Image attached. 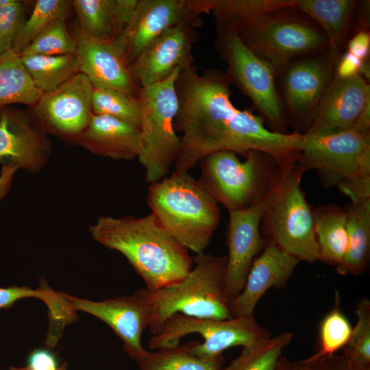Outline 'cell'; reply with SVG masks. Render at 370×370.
Returning a JSON list of instances; mask_svg holds the SVG:
<instances>
[{
  "label": "cell",
  "instance_id": "obj_34",
  "mask_svg": "<svg viewBox=\"0 0 370 370\" xmlns=\"http://www.w3.org/2000/svg\"><path fill=\"white\" fill-rule=\"evenodd\" d=\"M357 322L343 355L354 370H370V301L362 298L355 310Z\"/></svg>",
  "mask_w": 370,
  "mask_h": 370
},
{
  "label": "cell",
  "instance_id": "obj_7",
  "mask_svg": "<svg viewBox=\"0 0 370 370\" xmlns=\"http://www.w3.org/2000/svg\"><path fill=\"white\" fill-rule=\"evenodd\" d=\"M181 69L160 82L140 87L138 91L141 148L138 160L149 184L167 176L180 153V136L174 121L178 110L175 82Z\"/></svg>",
  "mask_w": 370,
  "mask_h": 370
},
{
  "label": "cell",
  "instance_id": "obj_28",
  "mask_svg": "<svg viewBox=\"0 0 370 370\" xmlns=\"http://www.w3.org/2000/svg\"><path fill=\"white\" fill-rule=\"evenodd\" d=\"M197 340L148 352L136 361L139 370H221L224 362L222 354L204 358L194 347Z\"/></svg>",
  "mask_w": 370,
  "mask_h": 370
},
{
  "label": "cell",
  "instance_id": "obj_26",
  "mask_svg": "<svg viewBox=\"0 0 370 370\" xmlns=\"http://www.w3.org/2000/svg\"><path fill=\"white\" fill-rule=\"evenodd\" d=\"M314 232L322 262L338 266L347 247V217L345 209L336 204L313 207Z\"/></svg>",
  "mask_w": 370,
  "mask_h": 370
},
{
  "label": "cell",
  "instance_id": "obj_30",
  "mask_svg": "<svg viewBox=\"0 0 370 370\" xmlns=\"http://www.w3.org/2000/svg\"><path fill=\"white\" fill-rule=\"evenodd\" d=\"M36 88L51 92L79 73L76 54L18 56Z\"/></svg>",
  "mask_w": 370,
  "mask_h": 370
},
{
  "label": "cell",
  "instance_id": "obj_32",
  "mask_svg": "<svg viewBox=\"0 0 370 370\" xmlns=\"http://www.w3.org/2000/svg\"><path fill=\"white\" fill-rule=\"evenodd\" d=\"M291 332L243 347L241 354L221 370H275L282 349L291 342Z\"/></svg>",
  "mask_w": 370,
  "mask_h": 370
},
{
  "label": "cell",
  "instance_id": "obj_8",
  "mask_svg": "<svg viewBox=\"0 0 370 370\" xmlns=\"http://www.w3.org/2000/svg\"><path fill=\"white\" fill-rule=\"evenodd\" d=\"M306 171L297 164L271 194L261 220L260 232L272 244L299 262L319 261L313 207L301 184Z\"/></svg>",
  "mask_w": 370,
  "mask_h": 370
},
{
  "label": "cell",
  "instance_id": "obj_2",
  "mask_svg": "<svg viewBox=\"0 0 370 370\" xmlns=\"http://www.w3.org/2000/svg\"><path fill=\"white\" fill-rule=\"evenodd\" d=\"M89 230L95 241L121 253L149 291L182 280L193 267L188 250L151 212L140 217L101 216Z\"/></svg>",
  "mask_w": 370,
  "mask_h": 370
},
{
  "label": "cell",
  "instance_id": "obj_18",
  "mask_svg": "<svg viewBox=\"0 0 370 370\" xmlns=\"http://www.w3.org/2000/svg\"><path fill=\"white\" fill-rule=\"evenodd\" d=\"M271 194L250 208L229 212L226 232L228 256L223 280L224 293L229 302L243 291L254 260L266 245L260 223Z\"/></svg>",
  "mask_w": 370,
  "mask_h": 370
},
{
  "label": "cell",
  "instance_id": "obj_9",
  "mask_svg": "<svg viewBox=\"0 0 370 370\" xmlns=\"http://www.w3.org/2000/svg\"><path fill=\"white\" fill-rule=\"evenodd\" d=\"M256 55L280 76L291 64L329 47L312 20L292 8L272 13L236 34Z\"/></svg>",
  "mask_w": 370,
  "mask_h": 370
},
{
  "label": "cell",
  "instance_id": "obj_39",
  "mask_svg": "<svg viewBox=\"0 0 370 370\" xmlns=\"http://www.w3.org/2000/svg\"><path fill=\"white\" fill-rule=\"evenodd\" d=\"M275 370H354L345 357L332 355L328 357L314 358L312 356L305 360L290 361L280 357Z\"/></svg>",
  "mask_w": 370,
  "mask_h": 370
},
{
  "label": "cell",
  "instance_id": "obj_20",
  "mask_svg": "<svg viewBox=\"0 0 370 370\" xmlns=\"http://www.w3.org/2000/svg\"><path fill=\"white\" fill-rule=\"evenodd\" d=\"M75 38L79 71L94 86L110 88L138 97L140 87L131 75L123 45L117 38L98 40L79 32Z\"/></svg>",
  "mask_w": 370,
  "mask_h": 370
},
{
  "label": "cell",
  "instance_id": "obj_4",
  "mask_svg": "<svg viewBox=\"0 0 370 370\" xmlns=\"http://www.w3.org/2000/svg\"><path fill=\"white\" fill-rule=\"evenodd\" d=\"M245 158L241 160L234 152L221 151L199 162V180L228 212L247 209L261 202L288 173L265 152L250 150Z\"/></svg>",
  "mask_w": 370,
  "mask_h": 370
},
{
  "label": "cell",
  "instance_id": "obj_40",
  "mask_svg": "<svg viewBox=\"0 0 370 370\" xmlns=\"http://www.w3.org/2000/svg\"><path fill=\"white\" fill-rule=\"evenodd\" d=\"M362 60L347 51L340 57L336 66L334 75L340 78H349L362 75L367 79L369 69Z\"/></svg>",
  "mask_w": 370,
  "mask_h": 370
},
{
  "label": "cell",
  "instance_id": "obj_45",
  "mask_svg": "<svg viewBox=\"0 0 370 370\" xmlns=\"http://www.w3.org/2000/svg\"><path fill=\"white\" fill-rule=\"evenodd\" d=\"M10 0H0V6L8 3Z\"/></svg>",
  "mask_w": 370,
  "mask_h": 370
},
{
  "label": "cell",
  "instance_id": "obj_10",
  "mask_svg": "<svg viewBox=\"0 0 370 370\" xmlns=\"http://www.w3.org/2000/svg\"><path fill=\"white\" fill-rule=\"evenodd\" d=\"M216 27L215 48L226 62L225 74L230 83L250 99L270 130L290 133L272 67L250 50L232 29L217 24Z\"/></svg>",
  "mask_w": 370,
  "mask_h": 370
},
{
  "label": "cell",
  "instance_id": "obj_14",
  "mask_svg": "<svg viewBox=\"0 0 370 370\" xmlns=\"http://www.w3.org/2000/svg\"><path fill=\"white\" fill-rule=\"evenodd\" d=\"M203 14H207L206 0H137L126 27L117 38L130 66L166 29L182 23L201 26Z\"/></svg>",
  "mask_w": 370,
  "mask_h": 370
},
{
  "label": "cell",
  "instance_id": "obj_27",
  "mask_svg": "<svg viewBox=\"0 0 370 370\" xmlns=\"http://www.w3.org/2000/svg\"><path fill=\"white\" fill-rule=\"evenodd\" d=\"M295 0H207V14L217 25L236 34L246 27L279 10L293 7Z\"/></svg>",
  "mask_w": 370,
  "mask_h": 370
},
{
  "label": "cell",
  "instance_id": "obj_29",
  "mask_svg": "<svg viewBox=\"0 0 370 370\" xmlns=\"http://www.w3.org/2000/svg\"><path fill=\"white\" fill-rule=\"evenodd\" d=\"M42 95L18 54L10 51L0 55V108L15 103L32 108Z\"/></svg>",
  "mask_w": 370,
  "mask_h": 370
},
{
  "label": "cell",
  "instance_id": "obj_17",
  "mask_svg": "<svg viewBox=\"0 0 370 370\" xmlns=\"http://www.w3.org/2000/svg\"><path fill=\"white\" fill-rule=\"evenodd\" d=\"M52 151L49 135L29 110L0 108V164L29 173L42 170Z\"/></svg>",
  "mask_w": 370,
  "mask_h": 370
},
{
  "label": "cell",
  "instance_id": "obj_36",
  "mask_svg": "<svg viewBox=\"0 0 370 370\" xmlns=\"http://www.w3.org/2000/svg\"><path fill=\"white\" fill-rule=\"evenodd\" d=\"M336 304L322 320L319 328V349L312 356L322 358L331 356L343 348L352 332L347 317L338 308L339 297L336 294Z\"/></svg>",
  "mask_w": 370,
  "mask_h": 370
},
{
  "label": "cell",
  "instance_id": "obj_24",
  "mask_svg": "<svg viewBox=\"0 0 370 370\" xmlns=\"http://www.w3.org/2000/svg\"><path fill=\"white\" fill-rule=\"evenodd\" d=\"M347 217V247L336 267L339 275H361L370 255V197H354L345 208Z\"/></svg>",
  "mask_w": 370,
  "mask_h": 370
},
{
  "label": "cell",
  "instance_id": "obj_23",
  "mask_svg": "<svg viewBox=\"0 0 370 370\" xmlns=\"http://www.w3.org/2000/svg\"><path fill=\"white\" fill-rule=\"evenodd\" d=\"M137 0H74L79 32L98 40L112 41L126 27Z\"/></svg>",
  "mask_w": 370,
  "mask_h": 370
},
{
  "label": "cell",
  "instance_id": "obj_12",
  "mask_svg": "<svg viewBox=\"0 0 370 370\" xmlns=\"http://www.w3.org/2000/svg\"><path fill=\"white\" fill-rule=\"evenodd\" d=\"M339 52L326 49L291 64L282 77V103L288 125L304 134L334 76Z\"/></svg>",
  "mask_w": 370,
  "mask_h": 370
},
{
  "label": "cell",
  "instance_id": "obj_11",
  "mask_svg": "<svg viewBox=\"0 0 370 370\" xmlns=\"http://www.w3.org/2000/svg\"><path fill=\"white\" fill-rule=\"evenodd\" d=\"M193 333L200 334L204 339L202 343L197 341L194 347L195 352L204 358L221 355L233 346L243 347L271 337V332L261 327L253 314L214 320L175 314L152 336L148 347L159 349L175 346L182 337Z\"/></svg>",
  "mask_w": 370,
  "mask_h": 370
},
{
  "label": "cell",
  "instance_id": "obj_3",
  "mask_svg": "<svg viewBox=\"0 0 370 370\" xmlns=\"http://www.w3.org/2000/svg\"><path fill=\"white\" fill-rule=\"evenodd\" d=\"M147 202L165 230L195 254L209 245L221 219V210L199 179L173 171L149 186Z\"/></svg>",
  "mask_w": 370,
  "mask_h": 370
},
{
  "label": "cell",
  "instance_id": "obj_21",
  "mask_svg": "<svg viewBox=\"0 0 370 370\" xmlns=\"http://www.w3.org/2000/svg\"><path fill=\"white\" fill-rule=\"evenodd\" d=\"M299 262L275 245L267 244L254 260L243 291L229 302L232 317L252 315L260 297L271 287L284 286Z\"/></svg>",
  "mask_w": 370,
  "mask_h": 370
},
{
  "label": "cell",
  "instance_id": "obj_25",
  "mask_svg": "<svg viewBox=\"0 0 370 370\" xmlns=\"http://www.w3.org/2000/svg\"><path fill=\"white\" fill-rule=\"evenodd\" d=\"M356 4L354 0H295L293 9L317 24L329 47L341 53L347 43Z\"/></svg>",
  "mask_w": 370,
  "mask_h": 370
},
{
  "label": "cell",
  "instance_id": "obj_31",
  "mask_svg": "<svg viewBox=\"0 0 370 370\" xmlns=\"http://www.w3.org/2000/svg\"><path fill=\"white\" fill-rule=\"evenodd\" d=\"M71 5V1L67 0H37L30 16L19 27L12 51L20 54L51 22L66 18Z\"/></svg>",
  "mask_w": 370,
  "mask_h": 370
},
{
  "label": "cell",
  "instance_id": "obj_41",
  "mask_svg": "<svg viewBox=\"0 0 370 370\" xmlns=\"http://www.w3.org/2000/svg\"><path fill=\"white\" fill-rule=\"evenodd\" d=\"M29 370H66L67 364H58L56 356L47 348H36L27 357V365Z\"/></svg>",
  "mask_w": 370,
  "mask_h": 370
},
{
  "label": "cell",
  "instance_id": "obj_15",
  "mask_svg": "<svg viewBox=\"0 0 370 370\" xmlns=\"http://www.w3.org/2000/svg\"><path fill=\"white\" fill-rule=\"evenodd\" d=\"M71 310L81 311L101 320L121 339L123 347L136 362L146 353L142 345L143 331L149 328L153 306L147 290L139 289L129 296L92 301L64 293Z\"/></svg>",
  "mask_w": 370,
  "mask_h": 370
},
{
  "label": "cell",
  "instance_id": "obj_16",
  "mask_svg": "<svg viewBox=\"0 0 370 370\" xmlns=\"http://www.w3.org/2000/svg\"><path fill=\"white\" fill-rule=\"evenodd\" d=\"M370 133V85L362 75L334 76L304 134Z\"/></svg>",
  "mask_w": 370,
  "mask_h": 370
},
{
  "label": "cell",
  "instance_id": "obj_35",
  "mask_svg": "<svg viewBox=\"0 0 370 370\" xmlns=\"http://www.w3.org/2000/svg\"><path fill=\"white\" fill-rule=\"evenodd\" d=\"M66 19L51 22L18 56L76 54L77 42L66 28Z\"/></svg>",
  "mask_w": 370,
  "mask_h": 370
},
{
  "label": "cell",
  "instance_id": "obj_44",
  "mask_svg": "<svg viewBox=\"0 0 370 370\" xmlns=\"http://www.w3.org/2000/svg\"><path fill=\"white\" fill-rule=\"evenodd\" d=\"M8 370H29L27 367H11Z\"/></svg>",
  "mask_w": 370,
  "mask_h": 370
},
{
  "label": "cell",
  "instance_id": "obj_6",
  "mask_svg": "<svg viewBox=\"0 0 370 370\" xmlns=\"http://www.w3.org/2000/svg\"><path fill=\"white\" fill-rule=\"evenodd\" d=\"M297 164L315 171L325 188L336 187L349 199L370 197V133L303 134Z\"/></svg>",
  "mask_w": 370,
  "mask_h": 370
},
{
  "label": "cell",
  "instance_id": "obj_38",
  "mask_svg": "<svg viewBox=\"0 0 370 370\" xmlns=\"http://www.w3.org/2000/svg\"><path fill=\"white\" fill-rule=\"evenodd\" d=\"M27 2L10 0L0 6V55L12 51L14 39L26 18Z\"/></svg>",
  "mask_w": 370,
  "mask_h": 370
},
{
  "label": "cell",
  "instance_id": "obj_19",
  "mask_svg": "<svg viewBox=\"0 0 370 370\" xmlns=\"http://www.w3.org/2000/svg\"><path fill=\"white\" fill-rule=\"evenodd\" d=\"M195 29L188 23L179 24L146 46L130 66L136 84L144 87L160 82L193 61L192 49L197 39Z\"/></svg>",
  "mask_w": 370,
  "mask_h": 370
},
{
  "label": "cell",
  "instance_id": "obj_37",
  "mask_svg": "<svg viewBox=\"0 0 370 370\" xmlns=\"http://www.w3.org/2000/svg\"><path fill=\"white\" fill-rule=\"evenodd\" d=\"M34 297L44 301L49 310L51 319L61 317L66 310V302L62 292H56L47 285L37 289L16 285L0 288V309H8L22 299Z\"/></svg>",
  "mask_w": 370,
  "mask_h": 370
},
{
  "label": "cell",
  "instance_id": "obj_33",
  "mask_svg": "<svg viewBox=\"0 0 370 370\" xmlns=\"http://www.w3.org/2000/svg\"><path fill=\"white\" fill-rule=\"evenodd\" d=\"M92 112L112 116L138 130L140 128L138 98L115 89L93 86Z\"/></svg>",
  "mask_w": 370,
  "mask_h": 370
},
{
  "label": "cell",
  "instance_id": "obj_5",
  "mask_svg": "<svg viewBox=\"0 0 370 370\" xmlns=\"http://www.w3.org/2000/svg\"><path fill=\"white\" fill-rule=\"evenodd\" d=\"M191 258L194 266L182 280L156 290L146 288L153 306L149 326L153 336L175 314L214 320L233 317L223 289L227 256L204 252Z\"/></svg>",
  "mask_w": 370,
  "mask_h": 370
},
{
  "label": "cell",
  "instance_id": "obj_22",
  "mask_svg": "<svg viewBox=\"0 0 370 370\" xmlns=\"http://www.w3.org/2000/svg\"><path fill=\"white\" fill-rule=\"evenodd\" d=\"M77 144L95 155L127 161L138 158L141 148L138 129L114 117L95 114Z\"/></svg>",
  "mask_w": 370,
  "mask_h": 370
},
{
  "label": "cell",
  "instance_id": "obj_42",
  "mask_svg": "<svg viewBox=\"0 0 370 370\" xmlns=\"http://www.w3.org/2000/svg\"><path fill=\"white\" fill-rule=\"evenodd\" d=\"M370 49V36L366 30L358 31L347 42V51L362 60H366Z\"/></svg>",
  "mask_w": 370,
  "mask_h": 370
},
{
  "label": "cell",
  "instance_id": "obj_13",
  "mask_svg": "<svg viewBox=\"0 0 370 370\" xmlns=\"http://www.w3.org/2000/svg\"><path fill=\"white\" fill-rule=\"evenodd\" d=\"M93 85L79 72L53 91L43 94L29 110L49 136L77 144L92 116Z\"/></svg>",
  "mask_w": 370,
  "mask_h": 370
},
{
  "label": "cell",
  "instance_id": "obj_43",
  "mask_svg": "<svg viewBox=\"0 0 370 370\" xmlns=\"http://www.w3.org/2000/svg\"><path fill=\"white\" fill-rule=\"evenodd\" d=\"M17 170L12 166H1L0 172V204L10 190Z\"/></svg>",
  "mask_w": 370,
  "mask_h": 370
},
{
  "label": "cell",
  "instance_id": "obj_1",
  "mask_svg": "<svg viewBox=\"0 0 370 370\" xmlns=\"http://www.w3.org/2000/svg\"><path fill=\"white\" fill-rule=\"evenodd\" d=\"M226 74L213 69L199 73L193 61L176 79L178 110L175 130L182 134L175 171L188 172L204 157L221 151L245 156L250 150L265 152L288 173L297 163L303 134L267 127L264 121L231 101Z\"/></svg>",
  "mask_w": 370,
  "mask_h": 370
}]
</instances>
